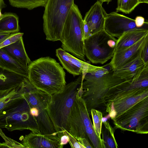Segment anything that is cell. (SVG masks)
Segmentation results:
<instances>
[{"mask_svg":"<svg viewBox=\"0 0 148 148\" xmlns=\"http://www.w3.org/2000/svg\"><path fill=\"white\" fill-rule=\"evenodd\" d=\"M28 78L35 88L51 95L62 92L66 85L63 68L49 57L31 61L28 66Z\"/></svg>","mask_w":148,"mask_h":148,"instance_id":"1","label":"cell"},{"mask_svg":"<svg viewBox=\"0 0 148 148\" xmlns=\"http://www.w3.org/2000/svg\"><path fill=\"white\" fill-rule=\"evenodd\" d=\"M82 75L75 81L66 85L61 92L51 95L48 114L59 137L67 130L68 121L71 108L79 92Z\"/></svg>","mask_w":148,"mask_h":148,"instance_id":"2","label":"cell"},{"mask_svg":"<svg viewBox=\"0 0 148 148\" xmlns=\"http://www.w3.org/2000/svg\"><path fill=\"white\" fill-rule=\"evenodd\" d=\"M21 91L30 107L39 133L58 135L47 111L51 95L36 88L28 79L23 84Z\"/></svg>","mask_w":148,"mask_h":148,"instance_id":"3","label":"cell"},{"mask_svg":"<svg viewBox=\"0 0 148 148\" xmlns=\"http://www.w3.org/2000/svg\"><path fill=\"white\" fill-rule=\"evenodd\" d=\"M113 70L102 77L92 75L90 73L82 78L81 86L83 91L81 97L84 100L89 114L92 109L105 105L104 98L109 88L125 80L113 75Z\"/></svg>","mask_w":148,"mask_h":148,"instance_id":"4","label":"cell"},{"mask_svg":"<svg viewBox=\"0 0 148 148\" xmlns=\"http://www.w3.org/2000/svg\"><path fill=\"white\" fill-rule=\"evenodd\" d=\"M84 20L77 5L72 6L65 21L60 40L62 49L86 61L83 27Z\"/></svg>","mask_w":148,"mask_h":148,"instance_id":"5","label":"cell"},{"mask_svg":"<svg viewBox=\"0 0 148 148\" xmlns=\"http://www.w3.org/2000/svg\"><path fill=\"white\" fill-rule=\"evenodd\" d=\"M74 0H48L43 16L46 39L60 41L64 25Z\"/></svg>","mask_w":148,"mask_h":148,"instance_id":"6","label":"cell"},{"mask_svg":"<svg viewBox=\"0 0 148 148\" xmlns=\"http://www.w3.org/2000/svg\"><path fill=\"white\" fill-rule=\"evenodd\" d=\"M0 128L10 131L29 130L39 133L30 107L24 98L11 104L0 113Z\"/></svg>","mask_w":148,"mask_h":148,"instance_id":"7","label":"cell"},{"mask_svg":"<svg viewBox=\"0 0 148 148\" xmlns=\"http://www.w3.org/2000/svg\"><path fill=\"white\" fill-rule=\"evenodd\" d=\"M117 40L104 29L91 35L84 40L85 57L92 63H105L112 57Z\"/></svg>","mask_w":148,"mask_h":148,"instance_id":"8","label":"cell"},{"mask_svg":"<svg viewBox=\"0 0 148 148\" xmlns=\"http://www.w3.org/2000/svg\"><path fill=\"white\" fill-rule=\"evenodd\" d=\"M115 130L131 131L137 134L148 133V97L136 103L112 120Z\"/></svg>","mask_w":148,"mask_h":148,"instance_id":"9","label":"cell"},{"mask_svg":"<svg viewBox=\"0 0 148 148\" xmlns=\"http://www.w3.org/2000/svg\"><path fill=\"white\" fill-rule=\"evenodd\" d=\"M81 95L79 89L70 113L67 132L76 139L79 138L88 139L95 136L96 133Z\"/></svg>","mask_w":148,"mask_h":148,"instance_id":"10","label":"cell"},{"mask_svg":"<svg viewBox=\"0 0 148 148\" xmlns=\"http://www.w3.org/2000/svg\"><path fill=\"white\" fill-rule=\"evenodd\" d=\"M146 87H148V65L132 79L125 80L110 87L104 98L105 104L115 99Z\"/></svg>","mask_w":148,"mask_h":148,"instance_id":"11","label":"cell"},{"mask_svg":"<svg viewBox=\"0 0 148 148\" xmlns=\"http://www.w3.org/2000/svg\"><path fill=\"white\" fill-rule=\"evenodd\" d=\"M148 97V87L141 89L107 102L106 111L112 120Z\"/></svg>","mask_w":148,"mask_h":148,"instance_id":"12","label":"cell"},{"mask_svg":"<svg viewBox=\"0 0 148 148\" xmlns=\"http://www.w3.org/2000/svg\"><path fill=\"white\" fill-rule=\"evenodd\" d=\"M56 55L63 68L74 77L96 71L103 67L94 66L82 60L61 48L56 50Z\"/></svg>","mask_w":148,"mask_h":148,"instance_id":"13","label":"cell"},{"mask_svg":"<svg viewBox=\"0 0 148 148\" xmlns=\"http://www.w3.org/2000/svg\"><path fill=\"white\" fill-rule=\"evenodd\" d=\"M135 28H139L136 27L134 20L116 12L107 14L104 29L112 36L118 38L124 32Z\"/></svg>","mask_w":148,"mask_h":148,"instance_id":"14","label":"cell"},{"mask_svg":"<svg viewBox=\"0 0 148 148\" xmlns=\"http://www.w3.org/2000/svg\"><path fill=\"white\" fill-rule=\"evenodd\" d=\"M21 143L27 148H62L57 135L36 134L32 132L19 138Z\"/></svg>","mask_w":148,"mask_h":148,"instance_id":"15","label":"cell"},{"mask_svg":"<svg viewBox=\"0 0 148 148\" xmlns=\"http://www.w3.org/2000/svg\"><path fill=\"white\" fill-rule=\"evenodd\" d=\"M147 42L148 35L130 46L115 50L111 60L109 63L112 69L114 71L136 56Z\"/></svg>","mask_w":148,"mask_h":148,"instance_id":"16","label":"cell"},{"mask_svg":"<svg viewBox=\"0 0 148 148\" xmlns=\"http://www.w3.org/2000/svg\"><path fill=\"white\" fill-rule=\"evenodd\" d=\"M107 13L99 0L86 13L84 21L89 27L90 35L104 29Z\"/></svg>","mask_w":148,"mask_h":148,"instance_id":"17","label":"cell"},{"mask_svg":"<svg viewBox=\"0 0 148 148\" xmlns=\"http://www.w3.org/2000/svg\"><path fill=\"white\" fill-rule=\"evenodd\" d=\"M142 50L133 59L114 70L113 75L125 80L132 79L146 65H148V64H145L142 59Z\"/></svg>","mask_w":148,"mask_h":148,"instance_id":"18","label":"cell"},{"mask_svg":"<svg viewBox=\"0 0 148 148\" xmlns=\"http://www.w3.org/2000/svg\"><path fill=\"white\" fill-rule=\"evenodd\" d=\"M147 35V27L135 28L125 32L117 40L115 50L130 46Z\"/></svg>","mask_w":148,"mask_h":148,"instance_id":"19","label":"cell"},{"mask_svg":"<svg viewBox=\"0 0 148 148\" xmlns=\"http://www.w3.org/2000/svg\"><path fill=\"white\" fill-rule=\"evenodd\" d=\"M27 78L0 68V93L22 85Z\"/></svg>","mask_w":148,"mask_h":148,"instance_id":"20","label":"cell"},{"mask_svg":"<svg viewBox=\"0 0 148 148\" xmlns=\"http://www.w3.org/2000/svg\"><path fill=\"white\" fill-rule=\"evenodd\" d=\"M1 49L11 57L28 68L31 61L25 51L22 37L15 42Z\"/></svg>","mask_w":148,"mask_h":148,"instance_id":"21","label":"cell"},{"mask_svg":"<svg viewBox=\"0 0 148 148\" xmlns=\"http://www.w3.org/2000/svg\"><path fill=\"white\" fill-rule=\"evenodd\" d=\"M0 68L28 78V68L14 60L0 49Z\"/></svg>","mask_w":148,"mask_h":148,"instance_id":"22","label":"cell"},{"mask_svg":"<svg viewBox=\"0 0 148 148\" xmlns=\"http://www.w3.org/2000/svg\"><path fill=\"white\" fill-rule=\"evenodd\" d=\"M19 31L18 18L16 14L11 13L2 14L0 18V32L14 33Z\"/></svg>","mask_w":148,"mask_h":148,"instance_id":"23","label":"cell"},{"mask_svg":"<svg viewBox=\"0 0 148 148\" xmlns=\"http://www.w3.org/2000/svg\"><path fill=\"white\" fill-rule=\"evenodd\" d=\"M103 126L101 134L105 148H117L118 146L114 136L115 130L110 124L109 121L103 118Z\"/></svg>","mask_w":148,"mask_h":148,"instance_id":"24","label":"cell"},{"mask_svg":"<svg viewBox=\"0 0 148 148\" xmlns=\"http://www.w3.org/2000/svg\"><path fill=\"white\" fill-rule=\"evenodd\" d=\"M23 84L8 91L0 93V113L11 104L23 98L21 91V88Z\"/></svg>","mask_w":148,"mask_h":148,"instance_id":"25","label":"cell"},{"mask_svg":"<svg viewBox=\"0 0 148 148\" xmlns=\"http://www.w3.org/2000/svg\"><path fill=\"white\" fill-rule=\"evenodd\" d=\"M12 6L31 10L39 7H45L48 0H8Z\"/></svg>","mask_w":148,"mask_h":148,"instance_id":"26","label":"cell"},{"mask_svg":"<svg viewBox=\"0 0 148 148\" xmlns=\"http://www.w3.org/2000/svg\"><path fill=\"white\" fill-rule=\"evenodd\" d=\"M140 3L139 0H117L116 12H121L129 14Z\"/></svg>","mask_w":148,"mask_h":148,"instance_id":"27","label":"cell"},{"mask_svg":"<svg viewBox=\"0 0 148 148\" xmlns=\"http://www.w3.org/2000/svg\"><path fill=\"white\" fill-rule=\"evenodd\" d=\"M93 121V126L95 132L100 138H101V128L102 123L103 114L100 111L95 109H92L90 111Z\"/></svg>","mask_w":148,"mask_h":148,"instance_id":"28","label":"cell"},{"mask_svg":"<svg viewBox=\"0 0 148 148\" xmlns=\"http://www.w3.org/2000/svg\"><path fill=\"white\" fill-rule=\"evenodd\" d=\"M0 136L5 142H0V148H24L25 147L21 143L7 136L0 128Z\"/></svg>","mask_w":148,"mask_h":148,"instance_id":"29","label":"cell"},{"mask_svg":"<svg viewBox=\"0 0 148 148\" xmlns=\"http://www.w3.org/2000/svg\"><path fill=\"white\" fill-rule=\"evenodd\" d=\"M23 33L21 32L12 33L8 38L0 44V49L10 45L22 37Z\"/></svg>","mask_w":148,"mask_h":148,"instance_id":"30","label":"cell"},{"mask_svg":"<svg viewBox=\"0 0 148 148\" xmlns=\"http://www.w3.org/2000/svg\"><path fill=\"white\" fill-rule=\"evenodd\" d=\"M63 132L68 136L69 138L68 142L72 148H84L76 138L70 134L67 131H65Z\"/></svg>","mask_w":148,"mask_h":148,"instance_id":"31","label":"cell"},{"mask_svg":"<svg viewBox=\"0 0 148 148\" xmlns=\"http://www.w3.org/2000/svg\"><path fill=\"white\" fill-rule=\"evenodd\" d=\"M134 20L136 25L137 28L148 27V22L145 21V19L143 17L140 16H137Z\"/></svg>","mask_w":148,"mask_h":148,"instance_id":"32","label":"cell"},{"mask_svg":"<svg viewBox=\"0 0 148 148\" xmlns=\"http://www.w3.org/2000/svg\"><path fill=\"white\" fill-rule=\"evenodd\" d=\"M141 57L145 64H148V42L146 43L142 50Z\"/></svg>","mask_w":148,"mask_h":148,"instance_id":"33","label":"cell"},{"mask_svg":"<svg viewBox=\"0 0 148 148\" xmlns=\"http://www.w3.org/2000/svg\"><path fill=\"white\" fill-rule=\"evenodd\" d=\"M77 140L84 148H93V147L90 143L88 139L85 138H78Z\"/></svg>","mask_w":148,"mask_h":148,"instance_id":"34","label":"cell"},{"mask_svg":"<svg viewBox=\"0 0 148 148\" xmlns=\"http://www.w3.org/2000/svg\"><path fill=\"white\" fill-rule=\"evenodd\" d=\"M83 32L84 39V40L90 35V33L88 26L87 24L84 21Z\"/></svg>","mask_w":148,"mask_h":148,"instance_id":"35","label":"cell"},{"mask_svg":"<svg viewBox=\"0 0 148 148\" xmlns=\"http://www.w3.org/2000/svg\"><path fill=\"white\" fill-rule=\"evenodd\" d=\"M64 134L60 137V145L62 148H63L64 145H66L69 142V138L67 135L63 132Z\"/></svg>","mask_w":148,"mask_h":148,"instance_id":"36","label":"cell"},{"mask_svg":"<svg viewBox=\"0 0 148 148\" xmlns=\"http://www.w3.org/2000/svg\"><path fill=\"white\" fill-rule=\"evenodd\" d=\"M12 33L0 32V44L9 37Z\"/></svg>","mask_w":148,"mask_h":148,"instance_id":"37","label":"cell"},{"mask_svg":"<svg viewBox=\"0 0 148 148\" xmlns=\"http://www.w3.org/2000/svg\"><path fill=\"white\" fill-rule=\"evenodd\" d=\"M6 5L3 0H0V8L2 9L5 7Z\"/></svg>","mask_w":148,"mask_h":148,"instance_id":"38","label":"cell"},{"mask_svg":"<svg viewBox=\"0 0 148 148\" xmlns=\"http://www.w3.org/2000/svg\"><path fill=\"white\" fill-rule=\"evenodd\" d=\"M101 3H102L104 2H106L107 4L109 3L112 0H99Z\"/></svg>","mask_w":148,"mask_h":148,"instance_id":"39","label":"cell"},{"mask_svg":"<svg viewBox=\"0 0 148 148\" xmlns=\"http://www.w3.org/2000/svg\"><path fill=\"white\" fill-rule=\"evenodd\" d=\"M140 3H148V0H139Z\"/></svg>","mask_w":148,"mask_h":148,"instance_id":"40","label":"cell"},{"mask_svg":"<svg viewBox=\"0 0 148 148\" xmlns=\"http://www.w3.org/2000/svg\"><path fill=\"white\" fill-rule=\"evenodd\" d=\"M2 9L0 8V18H1V16L2 15V14L1 13V10Z\"/></svg>","mask_w":148,"mask_h":148,"instance_id":"41","label":"cell"}]
</instances>
